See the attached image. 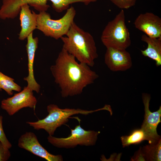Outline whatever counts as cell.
<instances>
[{"mask_svg":"<svg viewBox=\"0 0 161 161\" xmlns=\"http://www.w3.org/2000/svg\"><path fill=\"white\" fill-rule=\"evenodd\" d=\"M104 62L109 69L113 72L125 71L132 66L130 53L126 49L106 48Z\"/></svg>","mask_w":161,"mask_h":161,"instance_id":"cell-11","label":"cell"},{"mask_svg":"<svg viewBox=\"0 0 161 161\" xmlns=\"http://www.w3.org/2000/svg\"><path fill=\"white\" fill-rule=\"evenodd\" d=\"M76 14V10L72 6L66 10L62 17L57 20L51 18L50 14L46 11L39 12L37 14L36 29L46 36L56 40L61 39L67 34L74 22Z\"/></svg>","mask_w":161,"mask_h":161,"instance_id":"cell-6","label":"cell"},{"mask_svg":"<svg viewBox=\"0 0 161 161\" xmlns=\"http://www.w3.org/2000/svg\"><path fill=\"white\" fill-rule=\"evenodd\" d=\"M117 7L120 8L128 9L134 6L137 0H110Z\"/></svg>","mask_w":161,"mask_h":161,"instance_id":"cell-19","label":"cell"},{"mask_svg":"<svg viewBox=\"0 0 161 161\" xmlns=\"http://www.w3.org/2000/svg\"><path fill=\"white\" fill-rule=\"evenodd\" d=\"M75 58L62 48L50 70L63 97L81 94L93 83L98 75L87 64L77 62Z\"/></svg>","mask_w":161,"mask_h":161,"instance_id":"cell-1","label":"cell"},{"mask_svg":"<svg viewBox=\"0 0 161 161\" xmlns=\"http://www.w3.org/2000/svg\"><path fill=\"white\" fill-rule=\"evenodd\" d=\"M27 42L26 45L28 57V74L24 80L27 83V87L32 91L38 93L39 92L40 86L36 81L34 75L33 64L35 52L37 50L38 42V38H33V32L27 37Z\"/></svg>","mask_w":161,"mask_h":161,"instance_id":"cell-13","label":"cell"},{"mask_svg":"<svg viewBox=\"0 0 161 161\" xmlns=\"http://www.w3.org/2000/svg\"><path fill=\"white\" fill-rule=\"evenodd\" d=\"M4 90L8 95H13V91L19 92L21 87L14 82V80L0 71V91Z\"/></svg>","mask_w":161,"mask_h":161,"instance_id":"cell-18","label":"cell"},{"mask_svg":"<svg viewBox=\"0 0 161 161\" xmlns=\"http://www.w3.org/2000/svg\"><path fill=\"white\" fill-rule=\"evenodd\" d=\"M132 161H145L141 150V148H140L137 152L131 158Z\"/></svg>","mask_w":161,"mask_h":161,"instance_id":"cell-22","label":"cell"},{"mask_svg":"<svg viewBox=\"0 0 161 161\" xmlns=\"http://www.w3.org/2000/svg\"><path fill=\"white\" fill-rule=\"evenodd\" d=\"M37 103V100L33 95V91L27 86L13 96L3 100L1 107L12 116L24 108L35 109Z\"/></svg>","mask_w":161,"mask_h":161,"instance_id":"cell-9","label":"cell"},{"mask_svg":"<svg viewBox=\"0 0 161 161\" xmlns=\"http://www.w3.org/2000/svg\"><path fill=\"white\" fill-rule=\"evenodd\" d=\"M142 41L146 42L147 48L141 50L142 55L154 60L157 66L161 65V38H153L145 34L141 37Z\"/></svg>","mask_w":161,"mask_h":161,"instance_id":"cell-15","label":"cell"},{"mask_svg":"<svg viewBox=\"0 0 161 161\" xmlns=\"http://www.w3.org/2000/svg\"><path fill=\"white\" fill-rule=\"evenodd\" d=\"M61 39L63 42L62 48L79 62L90 67L94 66L95 61L98 56L95 40L90 33L80 28L74 21L66 36Z\"/></svg>","mask_w":161,"mask_h":161,"instance_id":"cell-2","label":"cell"},{"mask_svg":"<svg viewBox=\"0 0 161 161\" xmlns=\"http://www.w3.org/2000/svg\"><path fill=\"white\" fill-rule=\"evenodd\" d=\"M135 27L148 36L161 38V18L153 13L140 14L135 20Z\"/></svg>","mask_w":161,"mask_h":161,"instance_id":"cell-12","label":"cell"},{"mask_svg":"<svg viewBox=\"0 0 161 161\" xmlns=\"http://www.w3.org/2000/svg\"><path fill=\"white\" fill-rule=\"evenodd\" d=\"M18 146L48 161H62L60 155H54L49 152L40 143L33 133L27 132L21 136L18 141Z\"/></svg>","mask_w":161,"mask_h":161,"instance_id":"cell-10","label":"cell"},{"mask_svg":"<svg viewBox=\"0 0 161 161\" xmlns=\"http://www.w3.org/2000/svg\"><path fill=\"white\" fill-rule=\"evenodd\" d=\"M11 156L9 149L6 147L0 141V161H6Z\"/></svg>","mask_w":161,"mask_h":161,"instance_id":"cell-21","label":"cell"},{"mask_svg":"<svg viewBox=\"0 0 161 161\" xmlns=\"http://www.w3.org/2000/svg\"><path fill=\"white\" fill-rule=\"evenodd\" d=\"M142 98L145 114L141 128L144 132L149 143H156L161 139V136L158 134L157 130L158 124L161 122V106L157 111L151 112L149 109L150 95L143 93Z\"/></svg>","mask_w":161,"mask_h":161,"instance_id":"cell-8","label":"cell"},{"mask_svg":"<svg viewBox=\"0 0 161 161\" xmlns=\"http://www.w3.org/2000/svg\"><path fill=\"white\" fill-rule=\"evenodd\" d=\"M71 134L66 138H57L49 135L48 141L58 148H74L78 145L91 146L94 145L100 131L86 130L79 123L74 129H71Z\"/></svg>","mask_w":161,"mask_h":161,"instance_id":"cell-7","label":"cell"},{"mask_svg":"<svg viewBox=\"0 0 161 161\" xmlns=\"http://www.w3.org/2000/svg\"><path fill=\"white\" fill-rule=\"evenodd\" d=\"M120 138L123 147L131 144H139L147 140L146 135L141 128L135 130L129 135L122 136Z\"/></svg>","mask_w":161,"mask_h":161,"instance_id":"cell-17","label":"cell"},{"mask_svg":"<svg viewBox=\"0 0 161 161\" xmlns=\"http://www.w3.org/2000/svg\"><path fill=\"white\" fill-rule=\"evenodd\" d=\"M28 4L23 5L19 13L21 30L19 34L18 38L24 40L35 29L37 25V14L30 9Z\"/></svg>","mask_w":161,"mask_h":161,"instance_id":"cell-14","label":"cell"},{"mask_svg":"<svg viewBox=\"0 0 161 161\" xmlns=\"http://www.w3.org/2000/svg\"><path fill=\"white\" fill-rule=\"evenodd\" d=\"M85 0H2L0 8V18L3 20L14 19L19 13L21 7L27 4L39 11H46L49 6L48 1L52 3V7L57 12L66 10L69 5L76 3L84 2Z\"/></svg>","mask_w":161,"mask_h":161,"instance_id":"cell-3","label":"cell"},{"mask_svg":"<svg viewBox=\"0 0 161 161\" xmlns=\"http://www.w3.org/2000/svg\"><path fill=\"white\" fill-rule=\"evenodd\" d=\"M141 150L145 161H160L161 139L156 143L144 146Z\"/></svg>","mask_w":161,"mask_h":161,"instance_id":"cell-16","label":"cell"},{"mask_svg":"<svg viewBox=\"0 0 161 161\" xmlns=\"http://www.w3.org/2000/svg\"><path fill=\"white\" fill-rule=\"evenodd\" d=\"M48 114L45 118L36 122L28 121L26 123L35 129L44 130L49 135H53L58 127L67 122L71 116L80 114L87 115L95 112L109 109L108 106L106 105L102 108L94 110H87L80 109L65 108L62 109L54 104L48 105L47 107Z\"/></svg>","mask_w":161,"mask_h":161,"instance_id":"cell-4","label":"cell"},{"mask_svg":"<svg viewBox=\"0 0 161 161\" xmlns=\"http://www.w3.org/2000/svg\"><path fill=\"white\" fill-rule=\"evenodd\" d=\"M3 117L0 116V141L7 148L10 149L12 147V145L9 141L4 132L3 126Z\"/></svg>","mask_w":161,"mask_h":161,"instance_id":"cell-20","label":"cell"},{"mask_svg":"<svg viewBox=\"0 0 161 161\" xmlns=\"http://www.w3.org/2000/svg\"><path fill=\"white\" fill-rule=\"evenodd\" d=\"M101 40L106 48L126 49L130 46V33L126 24L123 10L108 23L102 32Z\"/></svg>","mask_w":161,"mask_h":161,"instance_id":"cell-5","label":"cell"}]
</instances>
